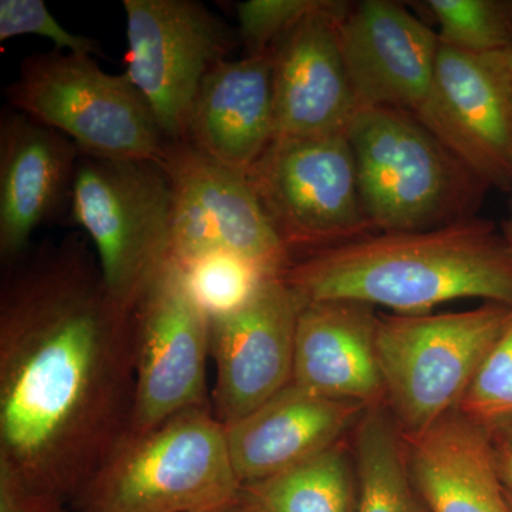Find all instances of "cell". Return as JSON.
Listing matches in <instances>:
<instances>
[{
  "mask_svg": "<svg viewBox=\"0 0 512 512\" xmlns=\"http://www.w3.org/2000/svg\"><path fill=\"white\" fill-rule=\"evenodd\" d=\"M339 35L359 110L421 109L433 86L439 33L400 3L363 0L346 3Z\"/></svg>",
  "mask_w": 512,
  "mask_h": 512,
  "instance_id": "obj_14",
  "label": "cell"
},
{
  "mask_svg": "<svg viewBox=\"0 0 512 512\" xmlns=\"http://www.w3.org/2000/svg\"><path fill=\"white\" fill-rule=\"evenodd\" d=\"M242 491L264 512H355L352 448L342 440L302 466L242 485Z\"/></svg>",
  "mask_w": 512,
  "mask_h": 512,
  "instance_id": "obj_22",
  "label": "cell"
},
{
  "mask_svg": "<svg viewBox=\"0 0 512 512\" xmlns=\"http://www.w3.org/2000/svg\"><path fill=\"white\" fill-rule=\"evenodd\" d=\"M498 473L503 481L505 491L512 495V431L493 437Z\"/></svg>",
  "mask_w": 512,
  "mask_h": 512,
  "instance_id": "obj_29",
  "label": "cell"
},
{
  "mask_svg": "<svg viewBox=\"0 0 512 512\" xmlns=\"http://www.w3.org/2000/svg\"><path fill=\"white\" fill-rule=\"evenodd\" d=\"M247 175L293 261L376 234L346 131L278 138Z\"/></svg>",
  "mask_w": 512,
  "mask_h": 512,
  "instance_id": "obj_8",
  "label": "cell"
},
{
  "mask_svg": "<svg viewBox=\"0 0 512 512\" xmlns=\"http://www.w3.org/2000/svg\"><path fill=\"white\" fill-rule=\"evenodd\" d=\"M345 6L325 0L272 49L274 140L348 131L359 111L340 45Z\"/></svg>",
  "mask_w": 512,
  "mask_h": 512,
  "instance_id": "obj_15",
  "label": "cell"
},
{
  "mask_svg": "<svg viewBox=\"0 0 512 512\" xmlns=\"http://www.w3.org/2000/svg\"><path fill=\"white\" fill-rule=\"evenodd\" d=\"M208 512H264L248 497L247 494L242 491L238 497L234 500L228 501V503L220 505V507L214 508V510Z\"/></svg>",
  "mask_w": 512,
  "mask_h": 512,
  "instance_id": "obj_30",
  "label": "cell"
},
{
  "mask_svg": "<svg viewBox=\"0 0 512 512\" xmlns=\"http://www.w3.org/2000/svg\"><path fill=\"white\" fill-rule=\"evenodd\" d=\"M444 45L495 55L512 49V2L500 0H427Z\"/></svg>",
  "mask_w": 512,
  "mask_h": 512,
  "instance_id": "obj_24",
  "label": "cell"
},
{
  "mask_svg": "<svg viewBox=\"0 0 512 512\" xmlns=\"http://www.w3.org/2000/svg\"><path fill=\"white\" fill-rule=\"evenodd\" d=\"M178 268L192 301L210 320L244 308L266 279L274 276L254 262L227 252L200 256Z\"/></svg>",
  "mask_w": 512,
  "mask_h": 512,
  "instance_id": "obj_23",
  "label": "cell"
},
{
  "mask_svg": "<svg viewBox=\"0 0 512 512\" xmlns=\"http://www.w3.org/2000/svg\"><path fill=\"white\" fill-rule=\"evenodd\" d=\"M274 136L272 50L215 66L192 104L183 141L218 163L248 174Z\"/></svg>",
  "mask_w": 512,
  "mask_h": 512,
  "instance_id": "obj_18",
  "label": "cell"
},
{
  "mask_svg": "<svg viewBox=\"0 0 512 512\" xmlns=\"http://www.w3.org/2000/svg\"><path fill=\"white\" fill-rule=\"evenodd\" d=\"M325 0H247L237 5L244 56L271 52L276 43Z\"/></svg>",
  "mask_w": 512,
  "mask_h": 512,
  "instance_id": "obj_26",
  "label": "cell"
},
{
  "mask_svg": "<svg viewBox=\"0 0 512 512\" xmlns=\"http://www.w3.org/2000/svg\"><path fill=\"white\" fill-rule=\"evenodd\" d=\"M134 389L131 311L86 235L2 265L0 463L70 507L130 430Z\"/></svg>",
  "mask_w": 512,
  "mask_h": 512,
  "instance_id": "obj_1",
  "label": "cell"
},
{
  "mask_svg": "<svg viewBox=\"0 0 512 512\" xmlns=\"http://www.w3.org/2000/svg\"><path fill=\"white\" fill-rule=\"evenodd\" d=\"M414 116L488 187L512 188V79L507 52L440 42L429 97Z\"/></svg>",
  "mask_w": 512,
  "mask_h": 512,
  "instance_id": "obj_12",
  "label": "cell"
},
{
  "mask_svg": "<svg viewBox=\"0 0 512 512\" xmlns=\"http://www.w3.org/2000/svg\"><path fill=\"white\" fill-rule=\"evenodd\" d=\"M346 133L376 232L426 231L476 217L488 185L414 114L360 109Z\"/></svg>",
  "mask_w": 512,
  "mask_h": 512,
  "instance_id": "obj_3",
  "label": "cell"
},
{
  "mask_svg": "<svg viewBox=\"0 0 512 512\" xmlns=\"http://www.w3.org/2000/svg\"><path fill=\"white\" fill-rule=\"evenodd\" d=\"M457 413L488 436L512 431V315L494 343L460 404Z\"/></svg>",
  "mask_w": 512,
  "mask_h": 512,
  "instance_id": "obj_25",
  "label": "cell"
},
{
  "mask_svg": "<svg viewBox=\"0 0 512 512\" xmlns=\"http://www.w3.org/2000/svg\"><path fill=\"white\" fill-rule=\"evenodd\" d=\"M507 60H508V66H510V73H511V79H512V49L510 52H507Z\"/></svg>",
  "mask_w": 512,
  "mask_h": 512,
  "instance_id": "obj_32",
  "label": "cell"
},
{
  "mask_svg": "<svg viewBox=\"0 0 512 512\" xmlns=\"http://www.w3.org/2000/svg\"><path fill=\"white\" fill-rule=\"evenodd\" d=\"M355 512H426L421 503L402 430L386 404L367 407L353 436Z\"/></svg>",
  "mask_w": 512,
  "mask_h": 512,
  "instance_id": "obj_21",
  "label": "cell"
},
{
  "mask_svg": "<svg viewBox=\"0 0 512 512\" xmlns=\"http://www.w3.org/2000/svg\"><path fill=\"white\" fill-rule=\"evenodd\" d=\"M426 512H512L493 439L457 412L419 434H403Z\"/></svg>",
  "mask_w": 512,
  "mask_h": 512,
  "instance_id": "obj_20",
  "label": "cell"
},
{
  "mask_svg": "<svg viewBox=\"0 0 512 512\" xmlns=\"http://www.w3.org/2000/svg\"><path fill=\"white\" fill-rule=\"evenodd\" d=\"M303 305L282 276H272L244 308L210 320L211 357L217 367L211 406L224 426L248 416L292 383Z\"/></svg>",
  "mask_w": 512,
  "mask_h": 512,
  "instance_id": "obj_13",
  "label": "cell"
},
{
  "mask_svg": "<svg viewBox=\"0 0 512 512\" xmlns=\"http://www.w3.org/2000/svg\"><path fill=\"white\" fill-rule=\"evenodd\" d=\"M511 315V306L485 302L470 311L379 316L377 362L403 434L423 433L457 412Z\"/></svg>",
  "mask_w": 512,
  "mask_h": 512,
  "instance_id": "obj_5",
  "label": "cell"
},
{
  "mask_svg": "<svg viewBox=\"0 0 512 512\" xmlns=\"http://www.w3.org/2000/svg\"><path fill=\"white\" fill-rule=\"evenodd\" d=\"M212 406L127 434L70 504L73 512H208L241 493Z\"/></svg>",
  "mask_w": 512,
  "mask_h": 512,
  "instance_id": "obj_4",
  "label": "cell"
},
{
  "mask_svg": "<svg viewBox=\"0 0 512 512\" xmlns=\"http://www.w3.org/2000/svg\"><path fill=\"white\" fill-rule=\"evenodd\" d=\"M22 35L46 37L62 52L101 55L96 39L64 29L43 0H0V43Z\"/></svg>",
  "mask_w": 512,
  "mask_h": 512,
  "instance_id": "obj_27",
  "label": "cell"
},
{
  "mask_svg": "<svg viewBox=\"0 0 512 512\" xmlns=\"http://www.w3.org/2000/svg\"><path fill=\"white\" fill-rule=\"evenodd\" d=\"M503 234L512 249V204L510 207V215H508L503 222Z\"/></svg>",
  "mask_w": 512,
  "mask_h": 512,
  "instance_id": "obj_31",
  "label": "cell"
},
{
  "mask_svg": "<svg viewBox=\"0 0 512 512\" xmlns=\"http://www.w3.org/2000/svg\"><path fill=\"white\" fill-rule=\"evenodd\" d=\"M69 217L94 245L111 295L130 311L173 262V185L160 161L82 154Z\"/></svg>",
  "mask_w": 512,
  "mask_h": 512,
  "instance_id": "obj_6",
  "label": "cell"
},
{
  "mask_svg": "<svg viewBox=\"0 0 512 512\" xmlns=\"http://www.w3.org/2000/svg\"><path fill=\"white\" fill-rule=\"evenodd\" d=\"M12 109L70 138L86 156L156 160L167 138L127 74L104 72L93 56L52 50L23 60L5 89Z\"/></svg>",
  "mask_w": 512,
  "mask_h": 512,
  "instance_id": "obj_7",
  "label": "cell"
},
{
  "mask_svg": "<svg viewBox=\"0 0 512 512\" xmlns=\"http://www.w3.org/2000/svg\"><path fill=\"white\" fill-rule=\"evenodd\" d=\"M505 493H507V491H505ZM507 498H508V501H510V505H511V508H512V495L507 493Z\"/></svg>",
  "mask_w": 512,
  "mask_h": 512,
  "instance_id": "obj_33",
  "label": "cell"
},
{
  "mask_svg": "<svg viewBox=\"0 0 512 512\" xmlns=\"http://www.w3.org/2000/svg\"><path fill=\"white\" fill-rule=\"evenodd\" d=\"M305 302L383 306L400 315L483 299L512 308V249L493 222L376 232L295 259L282 275Z\"/></svg>",
  "mask_w": 512,
  "mask_h": 512,
  "instance_id": "obj_2",
  "label": "cell"
},
{
  "mask_svg": "<svg viewBox=\"0 0 512 512\" xmlns=\"http://www.w3.org/2000/svg\"><path fill=\"white\" fill-rule=\"evenodd\" d=\"M366 409L289 383L254 412L225 426L239 483L268 480L319 457L345 440Z\"/></svg>",
  "mask_w": 512,
  "mask_h": 512,
  "instance_id": "obj_17",
  "label": "cell"
},
{
  "mask_svg": "<svg viewBox=\"0 0 512 512\" xmlns=\"http://www.w3.org/2000/svg\"><path fill=\"white\" fill-rule=\"evenodd\" d=\"M126 74L153 111L167 141H183L192 104L208 73L237 40L204 3L123 0Z\"/></svg>",
  "mask_w": 512,
  "mask_h": 512,
  "instance_id": "obj_9",
  "label": "cell"
},
{
  "mask_svg": "<svg viewBox=\"0 0 512 512\" xmlns=\"http://www.w3.org/2000/svg\"><path fill=\"white\" fill-rule=\"evenodd\" d=\"M377 322L375 308L363 303L305 302L296 326L292 382L328 399L386 404Z\"/></svg>",
  "mask_w": 512,
  "mask_h": 512,
  "instance_id": "obj_19",
  "label": "cell"
},
{
  "mask_svg": "<svg viewBox=\"0 0 512 512\" xmlns=\"http://www.w3.org/2000/svg\"><path fill=\"white\" fill-rule=\"evenodd\" d=\"M59 498L30 487L6 464L0 463V512H69Z\"/></svg>",
  "mask_w": 512,
  "mask_h": 512,
  "instance_id": "obj_28",
  "label": "cell"
},
{
  "mask_svg": "<svg viewBox=\"0 0 512 512\" xmlns=\"http://www.w3.org/2000/svg\"><path fill=\"white\" fill-rule=\"evenodd\" d=\"M174 194L173 262L227 252L282 276L292 265L248 175L205 156L187 141H167L160 160Z\"/></svg>",
  "mask_w": 512,
  "mask_h": 512,
  "instance_id": "obj_10",
  "label": "cell"
},
{
  "mask_svg": "<svg viewBox=\"0 0 512 512\" xmlns=\"http://www.w3.org/2000/svg\"><path fill=\"white\" fill-rule=\"evenodd\" d=\"M79 147L6 106L0 113V261L32 247L37 228L70 214Z\"/></svg>",
  "mask_w": 512,
  "mask_h": 512,
  "instance_id": "obj_16",
  "label": "cell"
},
{
  "mask_svg": "<svg viewBox=\"0 0 512 512\" xmlns=\"http://www.w3.org/2000/svg\"><path fill=\"white\" fill-rule=\"evenodd\" d=\"M131 322L136 389L127 434L146 433L175 414L211 406L210 319L192 301L175 262L165 266L138 298Z\"/></svg>",
  "mask_w": 512,
  "mask_h": 512,
  "instance_id": "obj_11",
  "label": "cell"
}]
</instances>
